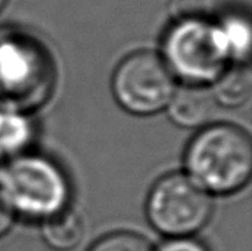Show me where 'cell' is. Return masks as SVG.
I'll list each match as a JSON object with an SVG mask.
<instances>
[{"label":"cell","instance_id":"5bb4252c","mask_svg":"<svg viewBox=\"0 0 252 251\" xmlns=\"http://www.w3.org/2000/svg\"><path fill=\"white\" fill-rule=\"evenodd\" d=\"M6 3H7V0H0V12H1V9L6 6Z\"/></svg>","mask_w":252,"mask_h":251},{"label":"cell","instance_id":"4fadbf2b","mask_svg":"<svg viewBox=\"0 0 252 251\" xmlns=\"http://www.w3.org/2000/svg\"><path fill=\"white\" fill-rule=\"evenodd\" d=\"M12 222H13V212L0 197V237L9 231V228L12 226Z\"/></svg>","mask_w":252,"mask_h":251},{"label":"cell","instance_id":"7a4b0ae2","mask_svg":"<svg viewBox=\"0 0 252 251\" xmlns=\"http://www.w3.org/2000/svg\"><path fill=\"white\" fill-rule=\"evenodd\" d=\"M69 195L66 175L44 155L19 154L1 166L0 197L21 216L46 220L66 210Z\"/></svg>","mask_w":252,"mask_h":251},{"label":"cell","instance_id":"52a82bcc","mask_svg":"<svg viewBox=\"0 0 252 251\" xmlns=\"http://www.w3.org/2000/svg\"><path fill=\"white\" fill-rule=\"evenodd\" d=\"M213 95L216 102L224 107H241L251 96V74L247 67L241 64L233 68H227L214 81Z\"/></svg>","mask_w":252,"mask_h":251},{"label":"cell","instance_id":"9a60e30c","mask_svg":"<svg viewBox=\"0 0 252 251\" xmlns=\"http://www.w3.org/2000/svg\"><path fill=\"white\" fill-rule=\"evenodd\" d=\"M1 166H3V164H1V157H0V170H1Z\"/></svg>","mask_w":252,"mask_h":251},{"label":"cell","instance_id":"7c38bea8","mask_svg":"<svg viewBox=\"0 0 252 251\" xmlns=\"http://www.w3.org/2000/svg\"><path fill=\"white\" fill-rule=\"evenodd\" d=\"M159 251H208V249L196 240L188 237H179L165 243L159 249Z\"/></svg>","mask_w":252,"mask_h":251},{"label":"cell","instance_id":"5b68a950","mask_svg":"<svg viewBox=\"0 0 252 251\" xmlns=\"http://www.w3.org/2000/svg\"><path fill=\"white\" fill-rule=\"evenodd\" d=\"M176 89V77L165 61L148 50L124 58L112 77L115 99L136 115H152L165 109Z\"/></svg>","mask_w":252,"mask_h":251},{"label":"cell","instance_id":"9c48e42d","mask_svg":"<svg viewBox=\"0 0 252 251\" xmlns=\"http://www.w3.org/2000/svg\"><path fill=\"white\" fill-rule=\"evenodd\" d=\"M83 222L78 215L63 210L44 220V240L58 250H69L75 247L83 238Z\"/></svg>","mask_w":252,"mask_h":251},{"label":"cell","instance_id":"3957f363","mask_svg":"<svg viewBox=\"0 0 252 251\" xmlns=\"http://www.w3.org/2000/svg\"><path fill=\"white\" fill-rule=\"evenodd\" d=\"M164 61L174 77L185 84L214 83L230 62L219 22L199 15H183L165 33Z\"/></svg>","mask_w":252,"mask_h":251},{"label":"cell","instance_id":"8fae6325","mask_svg":"<svg viewBox=\"0 0 252 251\" xmlns=\"http://www.w3.org/2000/svg\"><path fill=\"white\" fill-rule=\"evenodd\" d=\"M90 251H154L152 246L137 234L115 232L97 241Z\"/></svg>","mask_w":252,"mask_h":251},{"label":"cell","instance_id":"6da1fadb","mask_svg":"<svg viewBox=\"0 0 252 251\" xmlns=\"http://www.w3.org/2000/svg\"><path fill=\"white\" fill-rule=\"evenodd\" d=\"M185 163L189 178L207 192L220 195L236 192L251 178V138L233 124L207 126L189 143Z\"/></svg>","mask_w":252,"mask_h":251},{"label":"cell","instance_id":"ba28073f","mask_svg":"<svg viewBox=\"0 0 252 251\" xmlns=\"http://www.w3.org/2000/svg\"><path fill=\"white\" fill-rule=\"evenodd\" d=\"M30 120L15 109H0V157L19 155L32 138Z\"/></svg>","mask_w":252,"mask_h":251},{"label":"cell","instance_id":"30bf717a","mask_svg":"<svg viewBox=\"0 0 252 251\" xmlns=\"http://www.w3.org/2000/svg\"><path fill=\"white\" fill-rule=\"evenodd\" d=\"M219 25L226 40L230 61H238V64L247 61L251 49V30L248 18L238 13H230L219 22Z\"/></svg>","mask_w":252,"mask_h":251},{"label":"cell","instance_id":"277c9868","mask_svg":"<svg viewBox=\"0 0 252 251\" xmlns=\"http://www.w3.org/2000/svg\"><path fill=\"white\" fill-rule=\"evenodd\" d=\"M146 213L151 223L165 235L189 237L202 229L213 215L210 192L188 175L161 178L149 192Z\"/></svg>","mask_w":252,"mask_h":251},{"label":"cell","instance_id":"8992f818","mask_svg":"<svg viewBox=\"0 0 252 251\" xmlns=\"http://www.w3.org/2000/svg\"><path fill=\"white\" fill-rule=\"evenodd\" d=\"M216 98L213 90L201 84H185L176 89L170 104L168 111L171 120L188 129H195L205 126L216 111Z\"/></svg>","mask_w":252,"mask_h":251}]
</instances>
